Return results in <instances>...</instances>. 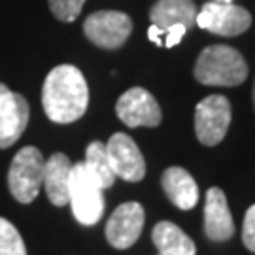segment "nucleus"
I'll list each match as a JSON object with an SVG mask.
<instances>
[{
  "instance_id": "nucleus-20",
  "label": "nucleus",
  "mask_w": 255,
  "mask_h": 255,
  "mask_svg": "<svg viewBox=\"0 0 255 255\" xmlns=\"http://www.w3.org/2000/svg\"><path fill=\"white\" fill-rule=\"evenodd\" d=\"M242 242L244 246L255 254V204L250 206L244 218V227H242Z\"/></svg>"
},
{
  "instance_id": "nucleus-12",
  "label": "nucleus",
  "mask_w": 255,
  "mask_h": 255,
  "mask_svg": "<svg viewBox=\"0 0 255 255\" xmlns=\"http://www.w3.org/2000/svg\"><path fill=\"white\" fill-rule=\"evenodd\" d=\"M204 233L212 242H225L235 235V221L229 210L227 197L219 187H210L206 193Z\"/></svg>"
},
{
  "instance_id": "nucleus-3",
  "label": "nucleus",
  "mask_w": 255,
  "mask_h": 255,
  "mask_svg": "<svg viewBox=\"0 0 255 255\" xmlns=\"http://www.w3.org/2000/svg\"><path fill=\"white\" fill-rule=\"evenodd\" d=\"M44 155L34 146L21 147L8 170V185L13 199L21 204H30L38 197L44 183Z\"/></svg>"
},
{
  "instance_id": "nucleus-18",
  "label": "nucleus",
  "mask_w": 255,
  "mask_h": 255,
  "mask_svg": "<svg viewBox=\"0 0 255 255\" xmlns=\"http://www.w3.org/2000/svg\"><path fill=\"white\" fill-rule=\"evenodd\" d=\"M0 255H27V248L19 231L4 218H0Z\"/></svg>"
},
{
  "instance_id": "nucleus-5",
  "label": "nucleus",
  "mask_w": 255,
  "mask_h": 255,
  "mask_svg": "<svg viewBox=\"0 0 255 255\" xmlns=\"http://www.w3.org/2000/svg\"><path fill=\"white\" fill-rule=\"evenodd\" d=\"M83 32L95 46L102 49H119L132 32V21L123 11L101 9L85 19Z\"/></svg>"
},
{
  "instance_id": "nucleus-9",
  "label": "nucleus",
  "mask_w": 255,
  "mask_h": 255,
  "mask_svg": "<svg viewBox=\"0 0 255 255\" xmlns=\"http://www.w3.org/2000/svg\"><path fill=\"white\" fill-rule=\"evenodd\" d=\"M116 114L130 128L157 127L163 118L155 97L142 87H132L123 93L116 104Z\"/></svg>"
},
{
  "instance_id": "nucleus-24",
  "label": "nucleus",
  "mask_w": 255,
  "mask_h": 255,
  "mask_svg": "<svg viewBox=\"0 0 255 255\" xmlns=\"http://www.w3.org/2000/svg\"><path fill=\"white\" fill-rule=\"evenodd\" d=\"M254 108H255V83H254Z\"/></svg>"
},
{
  "instance_id": "nucleus-6",
  "label": "nucleus",
  "mask_w": 255,
  "mask_h": 255,
  "mask_svg": "<svg viewBox=\"0 0 255 255\" xmlns=\"http://www.w3.org/2000/svg\"><path fill=\"white\" fill-rule=\"evenodd\" d=\"M231 125V104L221 95L204 97L195 108V132L204 146H218Z\"/></svg>"
},
{
  "instance_id": "nucleus-1",
  "label": "nucleus",
  "mask_w": 255,
  "mask_h": 255,
  "mask_svg": "<svg viewBox=\"0 0 255 255\" xmlns=\"http://www.w3.org/2000/svg\"><path fill=\"white\" fill-rule=\"evenodd\" d=\"M42 106L46 116L55 123H74L89 106V87L72 64H59L47 74L42 87Z\"/></svg>"
},
{
  "instance_id": "nucleus-13",
  "label": "nucleus",
  "mask_w": 255,
  "mask_h": 255,
  "mask_svg": "<svg viewBox=\"0 0 255 255\" xmlns=\"http://www.w3.org/2000/svg\"><path fill=\"white\" fill-rule=\"evenodd\" d=\"M70 172L72 163L64 153H53L44 164V187L47 199L55 206H66L70 199Z\"/></svg>"
},
{
  "instance_id": "nucleus-10",
  "label": "nucleus",
  "mask_w": 255,
  "mask_h": 255,
  "mask_svg": "<svg viewBox=\"0 0 255 255\" xmlns=\"http://www.w3.org/2000/svg\"><path fill=\"white\" fill-rule=\"evenodd\" d=\"M106 153L116 178H121L125 182H140L146 176L144 155L134 144V140L125 132H116L110 138Z\"/></svg>"
},
{
  "instance_id": "nucleus-2",
  "label": "nucleus",
  "mask_w": 255,
  "mask_h": 255,
  "mask_svg": "<svg viewBox=\"0 0 255 255\" xmlns=\"http://www.w3.org/2000/svg\"><path fill=\"white\" fill-rule=\"evenodd\" d=\"M193 74L202 85L235 87L246 82L248 64L235 47L216 44L202 49Z\"/></svg>"
},
{
  "instance_id": "nucleus-4",
  "label": "nucleus",
  "mask_w": 255,
  "mask_h": 255,
  "mask_svg": "<svg viewBox=\"0 0 255 255\" xmlns=\"http://www.w3.org/2000/svg\"><path fill=\"white\" fill-rule=\"evenodd\" d=\"M68 204L72 206L74 218L82 225H95L99 223L104 214V195L101 185L93 180L85 164H72L70 172V199Z\"/></svg>"
},
{
  "instance_id": "nucleus-14",
  "label": "nucleus",
  "mask_w": 255,
  "mask_h": 255,
  "mask_svg": "<svg viewBox=\"0 0 255 255\" xmlns=\"http://www.w3.org/2000/svg\"><path fill=\"white\" fill-rule=\"evenodd\" d=\"M163 189L168 201L172 202L176 208L191 210L199 202V187L193 176L185 168L180 166H170L163 174Z\"/></svg>"
},
{
  "instance_id": "nucleus-15",
  "label": "nucleus",
  "mask_w": 255,
  "mask_h": 255,
  "mask_svg": "<svg viewBox=\"0 0 255 255\" xmlns=\"http://www.w3.org/2000/svg\"><path fill=\"white\" fill-rule=\"evenodd\" d=\"M197 13L193 0H159L149 9V19L164 32L174 25H183L189 30L197 23Z\"/></svg>"
},
{
  "instance_id": "nucleus-22",
  "label": "nucleus",
  "mask_w": 255,
  "mask_h": 255,
  "mask_svg": "<svg viewBox=\"0 0 255 255\" xmlns=\"http://www.w3.org/2000/svg\"><path fill=\"white\" fill-rule=\"evenodd\" d=\"M163 34H164V30H161L157 25H151V27L147 28V38L153 42L155 46H163V40H161Z\"/></svg>"
},
{
  "instance_id": "nucleus-7",
  "label": "nucleus",
  "mask_w": 255,
  "mask_h": 255,
  "mask_svg": "<svg viewBox=\"0 0 255 255\" xmlns=\"http://www.w3.org/2000/svg\"><path fill=\"white\" fill-rule=\"evenodd\" d=\"M197 25L218 36H238L252 27V13L233 2H206L197 13Z\"/></svg>"
},
{
  "instance_id": "nucleus-21",
  "label": "nucleus",
  "mask_w": 255,
  "mask_h": 255,
  "mask_svg": "<svg viewBox=\"0 0 255 255\" xmlns=\"http://www.w3.org/2000/svg\"><path fill=\"white\" fill-rule=\"evenodd\" d=\"M185 32H187V28L183 27V25H174V27H170L166 32H164V36H166L164 38V46L174 47L176 44H180Z\"/></svg>"
},
{
  "instance_id": "nucleus-16",
  "label": "nucleus",
  "mask_w": 255,
  "mask_h": 255,
  "mask_svg": "<svg viewBox=\"0 0 255 255\" xmlns=\"http://www.w3.org/2000/svg\"><path fill=\"white\" fill-rule=\"evenodd\" d=\"M151 240L159 255H197L195 242L170 221L157 223L151 231Z\"/></svg>"
},
{
  "instance_id": "nucleus-11",
  "label": "nucleus",
  "mask_w": 255,
  "mask_h": 255,
  "mask_svg": "<svg viewBox=\"0 0 255 255\" xmlns=\"http://www.w3.org/2000/svg\"><path fill=\"white\" fill-rule=\"evenodd\" d=\"M144 208L138 202H125L114 210L106 223V240L116 250H127L136 242L144 229Z\"/></svg>"
},
{
  "instance_id": "nucleus-8",
  "label": "nucleus",
  "mask_w": 255,
  "mask_h": 255,
  "mask_svg": "<svg viewBox=\"0 0 255 255\" xmlns=\"http://www.w3.org/2000/svg\"><path fill=\"white\" fill-rule=\"evenodd\" d=\"M30 108L23 95L0 83V149L13 146L25 132Z\"/></svg>"
},
{
  "instance_id": "nucleus-17",
  "label": "nucleus",
  "mask_w": 255,
  "mask_h": 255,
  "mask_svg": "<svg viewBox=\"0 0 255 255\" xmlns=\"http://www.w3.org/2000/svg\"><path fill=\"white\" fill-rule=\"evenodd\" d=\"M85 168L95 182L101 185V189H108L116 182V174L112 170L108 153H106V144L102 142H91L85 149Z\"/></svg>"
},
{
  "instance_id": "nucleus-19",
  "label": "nucleus",
  "mask_w": 255,
  "mask_h": 255,
  "mask_svg": "<svg viewBox=\"0 0 255 255\" xmlns=\"http://www.w3.org/2000/svg\"><path fill=\"white\" fill-rule=\"evenodd\" d=\"M83 4L85 0H49L51 13L64 23H72L74 19H78V15L82 13Z\"/></svg>"
},
{
  "instance_id": "nucleus-23",
  "label": "nucleus",
  "mask_w": 255,
  "mask_h": 255,
  "mask_svg": "<svg viewBox=\"0 0 255 255\" xmlns=\"http://www.w3.org/2000/svg\"><path fill=\"white\" fill-rule=\"evenodd\" d=\"M214 2H219V4H231V0H214Z\"/></svg>"
}]
</instances>
